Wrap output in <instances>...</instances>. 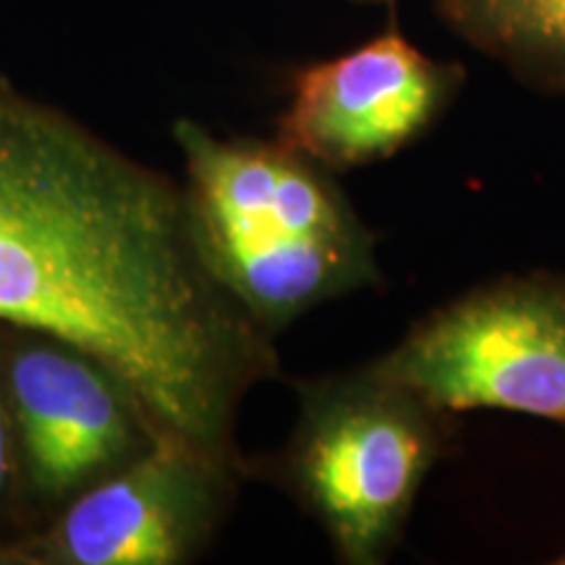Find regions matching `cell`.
<instances>
[{
    "instance_id": "1",
    "label": "cell",
    "mask_w": 565,
    "mask_h": 565,
    "mask_svg": "<svg viewBox=\"0 0 565 565\" xmlns=\"http://www.w3.org/2000/svg\"><path fill=\"white\" fill-rule=\"evenodd\" d=\"M0 324L95 353L162 440L246 461L236 419L275 335L215 278L183 183L0 84Z\"/></svg>"
},
{
    "instance_id": "2",
    "label": "cell",
    "mask_w": 565,
    "mask_h": 565,
    "mask_svg": "<svg viewBox=\"0 0 565 565\" xmlns=\"http://www.w3.org/2000/svg\"><path fill=\"white\" fill-rule=\"evenodd\" d=\"M173 139L204 263L273 335L383 282L377 236L320 162L278 137L223 139L189 118Z\"/></svg>"
},
{
    "instance_id": "3",
    "label": "cell",
    "mask_w": 565,
    "mask_h": 565,
    "mask_svg": "<svg viewBox=\"0 0 565 565\" xmlns=\"http://www.w3.org/2000/svg\"><path fill=\"white\" fill-rule=\"evenodd\" d=\"M299 416L275 456L249 477L280 487L349 565L393 555L429 471L456 450L458 414L372 364L296 380Z\"/></svg>"
},
{
    "instance_id": "4",
    "label": "cell",
    "mask_w": 565,
    "mask_h": 565,
    "mask_svg": "<svg viewBox=\"0 0 565 565\" xmlns=\"http://www.w3.org/2000/svg\"><path fill=\"white\" fill-rule=\"evenodd\" d=\"M372 366L445 412L498 408L565 424V275L477 286L416 322Z\"/></svg>"
},
{
    "instance_id": "5",
    "label": "cell",
    "mask_w": 565,
    "mask_h": 565,
    "mask_svg": "<svg viewBox=\"0 0 565 565\" xmlns=\"http://www.w3.org/2000/svg\"><path fill=\"white\" fill-rule=\"evenodd\" d=\"M0 380L34 526L162 440L121 374L63 338L0 324Z\"/></svg>"
},
{
    "instance_id": "6",
    "label": "cell",
    "mask_w": 565,
    "mask_h": 565,
    "mask_svg": "<svg viewBox=\"0 0 565 565\" xmlns=\"http://www.w3.org/2000/svg\"><path fill=\"white\" fill-rule=\"evenodd\" d=\"M249 477L228 461L160 440L0 550V565H189L207 553Z\"/></svg>"
},
{
    "instance_id": "7",
    "label": "cell",
    "mask_w": 565,
    "mask_h": 565,
    "mask_svg": "<svg viewBox=\"0 0 565 565\" xmlns=\"http://www.w3.org/2000/svg\"><path fill=\"white\" fill-rule=\"evenodd\" d=\"M463 82L461 63L429 58L393 21L364 45L296 71L278 139L330 173L353 171L422 139Z\"/></svg>"
},
{
    "instance_id": "8",
    "label": "cell",
    "mask_w": 565,
    "mask_h": 565,
    "mask_svg": "<svg viewBox=\"0 0 565 565\" xmlns=\"http://www.w3.org/2000/svg\"><path fill=\"white\" fill-rule=\"evenodd\" d=\"M435 13L515 79L565 97V0H435Z\"/></svg>"
},
{
    "instance_id": "9",
    "label": "cell",
    "mask_w": 565,
    "mask_h": 565,
    "mask_svg": "<svg viewBox=\"0 0 565 565\" xmlns=\"http://www.w3.org/2000/svg\"><path fill=\"white\" fill-rule=\"evenodd\" d=\"M32 529L34 521L26 505L17 435H13L9 401H6L3 380H0V550Z\"/></svg>"
},
{
    "instance_id": "10",
    "label": "cell",
    "mask_w": 565,
    "mask_h": 565,
    "mask_svg": "<svg viewBox=\"0 0 565 565\" xmlns=\"http://www.w3.org/2000/svg\"><path fill=\"white\" fill-rule=\"evenodd\" d=\"M356 3H383V6H387V9H395V0H356Z\"/></svg>"
},
{
    "instance_id": "11",
    "label": "cell",
    "mask_w": 565,
    "mask_h": 565,
    "mask_svg": "<svg viewBox=\"0 0 565 565\" xmlns=\"http://www.w3.org/2000/svg\"><path fill=\"white\" fill-rule=\"evenodd\" d=\"M557 563H561V565H565V555H563V557H557Z\"/></svg>"
}]
</instances>
